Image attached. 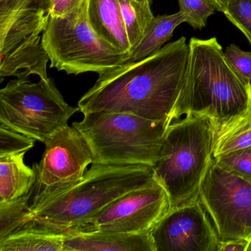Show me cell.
Listing matches in <instances>:
<instances>
[{"label":"cell","mask_w":251,"mask_h":251,"mask_svg":"<svg viewBox=\"0 0 251 251\" xmlns=\"http://www.w3.org/2000/svg\"><path fill=\"white\" fill-rule=\"evenodd\" d=\"M189 51L183 36L148 58L99 74L79 100L80 112L127 113L173 123L170 117L184 83Z\"/></svg>","instance_id":"obj_1"},{"label":"cell","mask_w":251,"mask_h":251,"mask_svg":"<svg viewBox=\"0 0 251 251\" xmlns=\"http://www.w3.org/2000/svg\"><path fill=\"white\" fill-rule=\"evenodd\" d=\"M92 164L76 181L50 186L36 182L33 217L52 228L75 233L111 202L154 179L149 166Z\"/></svg>","instance_id":"obj_2"},{"label":"cell","mask_w":251,"mask_h":251,"mask_svg":"<svg viewBox=\"0 0 251 251\" xmlns=\"http://www.w3.org/2000/svg\"><path fill=\"white\" fill-rule=\"evenodd\" d=\"M183 87L172 112V121L183 115H201L217 123L248 108L251 85L247 86L225 56L217 38H192Z\"/></svg>","instance_id":"obj_3"},{"label":"cell","mask_w":251,"mask_h":251,"mask_svg":"<svg viewBox=\"0 0 251 251\" xmlns=\"http://www.w3.org/2000/svg\"><path fill=\"white\" fill-rule=\"evenodd\" d=\"M73 126L86 139L93 161L105 165L154 167L172 122L153 121L127 113L83 114Z\"/></svg>","instance_id":"obj_4"},{"label":"cell","mask_w":251,"mask_h":251,"mask_svg":"<svg viewBox=\"0 0 251 251\" xmlns=\"http://www.w3.org/2000/svg\"><path fill=\"white\" fill-rule=\"evenodd\" d=\"M214 142V122L205 116L186 115L169 126L153 174L168 194L170 208L198 198Z\"/></svg>","instance_id":"obj_5"},{"label":"cell","mask_w":251,"mask_h":251,"mask_svg":"<svg viewBox=\"0 0 251 251\" xmlns=\"http://www.w3.org/2000/svg\"><path fill=\"white\" fill-rule=\"evenodd\" d=\"M51 0H0V78L47 80L49 56L41 35L50 17Z\"/></svg>","instance_id":"obj_6"},{"label":"cell","mask_w":251,"mask_h":251,"mask_svg":"<svg viewBox=\"0 0 251 251\" xmlns=\"http://www.w3.org/2000/svg\"><path fill=\"white\" fill-rule=\"evenodd\" d=\"M89 0L63 17H50L42 42L50 68L68 75H98L127 62L129 55L98 36L88 19Z\"/></svg>","instance_id":"obj_7"},{"label":"cell","mask_w":251,"mask_h":251,"mask_svg":"<svg viewBox=\"0 0 251 251\" xmlns=\"http://www.w3.org/2000/svg\"><path fill=\"white\" fill-rule=\"evenodd\" d=\"M78 111L66 102L51 78L38 83L18 78L0 90V124L44 144Z\"/></svg>","instance_id":"obj_8"},{"label":"cell","mask_w":251,"mask_h":251,"mask_svg":"<svg viewBox=\"0 0 251 251\" xmlns=\"http://www.w3.org/2000/svg\"><path fill=\"white\" fill-rule=\"evenodd\" d=\"M198 198L219 241L251 238V183L217 165L213 158Z\"/></svg>","instance_id":"obj_9"},{"label":"cell","mask_w":251,"mask_h":251,"mask_svg":"<svg viewBox=\"0 0 251 251\" xmlns=\"http://www.w3.org/2000/svg\"><path fill=\"white\" fill-rule=\"evenodd\" d=\"M170 206L168 194L154 178L111 202L77 232L151 233Z\"/></svg>","instance_id":"obj_10"},{"label":"cell","mask_w":251,"mask_h":251,"mask_svg":"<svg viewBox=\"0 0 251 251\" xmlns=\"http://www.w3.org/2000/svg\"><path fill=\"white\" fill-rule=\"evenodd\" d=\"M151 234L155 251H217L219 242L199 198L170 208Z\"/></svg>","instance_id":"obj_11"},{"label":"cell","mask_w":251,"mask_h":251,"mask_svg":"<svg viewBox=\"0 0 251 251\" xmlns=\"http://www.w3.org/2000/svg\"><path fill=\"white\" fill-rule=\"evenodd\" d=\"M45 145L40 162L33 166L37 174L36 182L42 186L76 181L93 161L86 139L73 126L58 130Z\"/></svg>","instance_id":"obj_12"},{"label":"cell","mask_w":251,"mask_h":251,"mask_svg":"<svg viewBox=\"0 0 251 251\" xmlns=\"http://www.w3.org/2000/svg\"><path fill=\"white\" fill-rule=\"evenodd\" d=\"M64 251H155L151 233L75 232L65 238Z\"/></svg>","instance_id":"obj_13"},{"label":"cell","mask_w":251,"mask_h":251,"mask_svg":"<svg viewBox=\"0 0 251 251\" xmlns=\"http://www.w3.org/2000/svg\"><path fill=\"white\" fill-rule=\"evenodd\" d=\"M71 233L52 228L33 217L0 240V251H64V239Z\"/></svg>","instance_id":"obj_14"},{"label":"cell","mask_w":251,"mask_h":251,"mask_svg":"<svg viewBox=\"0 0 251 251\" xmlns=\"http://www.w3.org/2000/svg\"><path fill=\"white\" fill-rule=\"evenodd\" d=\"M88 19L97 35L119 50L130 55L120 0H89Z\"/></svg>","instance_id":"obj_15"},{"label":"cell","mask_w":251,"mask_h":251,"mask_svg":"<svg viewBox=\"0 0 251 251\" xmlns=\"http://www.w3.org/2000/svg\"><path fill=\"white\" fill-rule=\"evenodd\" d=\"M25 153L0 156V202L20 198L34 187L37 174L25 163Z\"/></svg>","instance_id":"obj_16"},{"label":"cell","mask_w":251,"mask_h":251,"mask_svg":"<svg viewBox=\"0 0 251 251\" xmlns=\"http://www.w3.org/2000/svg\"><path fill=\"white\" fill-rule=\"evenodd\" d=\"M214 126L213 158L251 146V95L246 109Z\"/></svg>","instance_id":"obj_17"},{"label":"cell","mask_w":251,"mask_h":251,"mask_svg":"<svg viewBox=\"0 0 251 251\" xmlns=\"http://www.w3.org/2000/svg\"><path fill=\"white\" fill-rule=\"evenodd\" d=\"M183 23L185 19L180 11L154 17L141 42L130 52L127 62L140 61L156 53L172 39L175 29Z\"/></svg>","instance_id":"obj_18"},{"label":"cell","mask_w":251,"mask_h":251,"mask_svg":"<svg viewBox=\"0 0 251 251\" xmlns=\"http://www.w3.org/2000/svg\"><path fill=\"white\" fill-rule=\"evenodd\" d=\"M120 3L132 51L141 42L155 17L151 4L147 0H120Z\"/></svg>","instance_id":"obj_19"},{"label":"cell","mask_w":251,"mask_h":251,"mask_svg":"<svg viewBox=\"0 0 251 251\" xmlns=\"http://www.w3.org/2000/svg\"><path fill=\"white\" fill-rule=\"evenodd\" d=\"M35 186L36 184L30 192L20 198L0 202V240L33 218L28 201L34 192Z\"/></svg>","instance_id":"obj_20"},{"label":"cell","mask_w":251,"mask_h":251,"mask_svg":"<svg viewBox=\"0 0 251 251\" xmlns=\"http://www.w3.org/2000/svg\"><path fill=\"white\" fill-rule=\"evenodd\" d=\"M217 165L251 183V146L214 158Z\"/></svg>","instance_id":"obj_21"},{"label":"cell","mask_w":251,"mask_h":251,"mask_svg":"<svg viewBox=\"0 0 251 251\" xmlns=\"http://www.w3.org/2000/svg\"><path fill=\"white\" fill-rule=\"evenodd\" d=\"M178 4L185 23L195 30L205 27L207 20L216 11L208 0H178Z\"/></svg>","instance_id":"obj_22"},{"label":"cell","mask_w":251,"mask_h":251,"mask_svg":"<svg viewBox=\"0 0 251 251\" xmlns=\"http://www.w3.org/2000/svg\"><path fill=\"white\" fill-rule=\"evenodd\" d=\"M224 14L251 45V0H229Z\"/></svg>","instance_id":"obj_23"},{"label":"cell","mask_w":251,"mask_h":251,"mask_svg":"<svg viewBox=\"0 0 251 251\" xmlns=\"http://www.w3.org/2000/svg\"><path fill=\"white\" fill-rule=\"evenodd\" d=\"M35 142V139L0 124V156L27 152L34 147Z\"/></svg>","instance_id":"obj_24"},{"label":"cell","mask_w":251,"mask_h":251,"mask_svg":"<svg viewBox=\"0 0 251 251\" xmlns=\"http://www.w3.org/2000/svg\"><path fill=\"white\" fill-rule=\"evenodd\" d=\"M226 59L239 78L247 85H251V52L242 50L235 44L226 48Z\"/></svg>","instance_id":"obj_25"},{"label":"cell","mask_w":251,"mask_h":251,"mask_svg":"<svg viewBox=\"0 0 251 251\" xmlns=\"http://www.w3.org/2000/svg\"><path fill=\"white\" fill-rule=\"evenodd\" d=\"M85 0H51L50 17H63L81 6Z\"/></svg>","instance_id":"obj_26"},{"label":"cell","mask_w":251,"mask_h":251,"mask_svg":"<svg viewBox=\"0 0 251 251\" xmlns=\"http://www.w3.org/2000/svg\"><path fill=\"white\" fill-rule=\"evenodd\" d=\"M250 239H237L222 242L219 241L217 251H247Z\"/></svg>","instance_id":"obj_27"},{"label":"cell","mask_w":251,"mask_h":251,"mask_svg":"<svg viewBox=\"0 0 251 251\" xmlns=\"http://www.w3.org/2000/svg\"><path fill=\"white\" fill-rule=\"evenodd\" d=\"M208 1L217 11H220L223 14L226 12L227 3L229 2V0H208Z\"/></svg>","instance_id":"obj_28"},{"label":"cell","mask_w":251,"mask_h":251,"mask_svg":"<svg viewBox=\"0 0 251 251\" xmlns=\"http://www.w3.org/2000/svg\"><path fill=\"white\" fill-rule=\"evenodd\" d=\"M247 251H251V238L250 239L249 245H248V248H247Z\"/></svg>","instance_id":"obj_29"},{"label":"cell","mask_w":251,"mask_h":251,"mask_svg":"<svg viewBox=\"0 0 251 251\" xmlns=\"http://www.w3.org/2000/svg\"><path fill=\"white\" fill-rule=\"evenodd\" d=\"M147 1H148L151 4L152 3V0H147Z\"/></svg>","instance_id":"obj_30"}]
</instances>
